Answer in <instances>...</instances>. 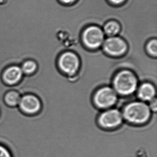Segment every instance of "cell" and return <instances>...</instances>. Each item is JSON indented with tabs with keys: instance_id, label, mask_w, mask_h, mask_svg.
Masks as SVG:
<instances>
[{
	"instance_id": "17",
	"label": "cell",
	"mask_w": 157,
	"mask_h": 157,
	"mask_svg": "<svg viewBox=\"0 0 157 157\" xmlns=\"http://www.w3.org/2000/svg\"><path fill=\"white\" fill-rule=\"evenodd\" d=\"M60 4L65 6H70L75 4L78 0H57Z\"/></svg>"
},
{
	"instance_id": "11",
	"label": "cell",
	"mask_w": 157,
	"mask_h": 157,
	"mask_svg": "<svg viewBox=\"0 0 157 157\" xmlns=\"http://www.w3.org/2000/svg\"><path fill=\"white\" fill-rule=\"evenodd\" d=\"M102 31L108 37L117 36L121 32V25L120 22L115 19H110L105 23Z\"/></svg>"
},
{
	"instance_id": "9",
	"label": "cell",
	"mask_w": 157,
	"mask_h": 157,
	"mask_svg": "<svg viewBox=\"0 0 157 157\" xmlns=\"http://www.w3.org/2000/svg\"><path fill=\"white\" fill-rule=\"evenodd\" d=\"M21 67L12 65L6 68L2 72V82L8 86H13L19 83L23 77Z\"/></svg>"
},
{
	"instance_id": "10",
	"label": "cell",
	"mask_w": 157,
	"mask_h": 157,
	"mask_svg": "<svg viewBox=\"0 0 157 157\" xmlns=\"http://www.w3.org/2000/svg\"><path fill=\"white\" fill-rule=\"evenodd\" d=\"M155 86L151 82H144L137 90V97L143 102H150L155 98L157 90Z\"/></svg>"
},
{
	"instance_id": "13",
	"label": "cell",
	"mask_w": 157,
	"mask_h": 157,
	"mask_svg": "<svg viewBox=\"0 0 157 157\" xmlns=\"http://www.w3.org/2000/svg\"><path fill=\"white\" fill-rule=\"evenodd\" d=\"M20 67L24 75H32L36 72L38 66L36 61L30 59L24 61Z\"/></svg>"
},
{
	"instance_id": "5",
	"label": "cell",
	"mask_w": 157,
	"mask_h": 157,
	"mask_svg": "<svg viewBox=\"0 0 157 157\" xmlns=\"http://www.w3.org/2000/svg\"><path fill=\"white\" fill-rule=\"evenodd\" d=\"M119 96L114 89L109 85L99 87L92 96V102L99 110L112 108L118 101Z\"/></svg>"
},
{
	"instance_id": "16",
	"label": "cell",
	"mask_w": 157,
	"mask_h": 157,
	"mask_svg": "<svg viewBox=\"0 0 157 157\" xmlns=\"http://www.w3.org/2000/svg\"><path fill=\"white\" fill-rule=\"evenodd\" d=\"M128 0H107L109 4L114 6H122Z\"/></svg>"
},
{
	"instance_id": "7",
	"label": "cell",
	"mask_w": 157,
	"mask_h": 157,
	"mask_svg": "<svg viewBox=\"0 0 157 157\" xmlns=\"http://www.w3.org/2000/svg\"><path fill=\"white\" fill-rule=\"evenodd\" d=\"M128 48V44L125 39L120 36L108 37L102 45L103 52L112 58L125 56L127 54Z\"/></svg>"
},
{
	"instance_id": "6",
	"label": "cell",
	"mask_w": 157,
	"mask_h": 157,
	"mask_svg": "<svg viewBox=\"0 0 157 157\" xmlns=\"http://www.w3.org/2000/svg\"><path fill=\"white\" fill-rule=\"evenodd\" d=\"M122 114L117 108H109L98 115L97 122L102 129L113 130L117 129L123 122Z\"/></svg>"
},
{
	"instance_id": "18",
	"label": "cell",
	"mask_w": 157,
	"mask_h": 157,
	"mask_svg": "<svg viewBox=\"0 0 157 157\" xmlns=\"http://www.w3.org/2000/svg\"><path fill=\"white\" fill-rule=\"evenodd\" d=\"M149 106L150 108L151 112H153L154 113L157 112V102L156 98L151 100V101H150V104L149 105Z\"/></svg>"
},
{
	"instance_id": "14",
	"label": "cell",
	"mask_w": 157,
	"mask_h": 157,
	"mask_svg": "<svg viewBox=\"0 0 157 157\" xmlns=\"http://www.w3.org/2000/svg\"><path fill=\"white\" fill-rule=\"evenodd\" d=\"M145 50L149 56L156 59L157 56V38H151L147 41L145 44Z\"/></svg>"
},
{
	"instance_id": "2",
	"label": "cell",
	"mask_w": 157,
	"mask_h": 157,
	"mask_svg": "<svg viewBox=\"0 0 157 157\" xmlns=\"http://www.w3.org/2000/svg\"><path fill=\"white\" fill-rule=\"evenodd\" d=\"M138 82L135 72L131 69H123L115 74L111 83L118 96L129 97L137 91Z\"/></svg>"
},
{
	"instance_id": "12",
	"label": "cell",
	"mask_w": 157,
	"mask_h": 157,
	"mask_svg": "<svg viewBox=\"0 0 157 157\" xmlns=\"http://www.w3.org/2000/svg\"><path fill=\"white\" fill-rule=\"evenodd\" d=\"M21 98V97L18 92L15 90H11L5 94L3 100L7 106L10 107H15L18 105Z\"/></svg>"
},
{
	"instance_id": "8",
	"label": "cell",
	"mask_w": 157,
	"mask_h": 157,
	"mask_svg": "<svg viewBox=\"0 0 157 157\" xmlns=\"http://www.w3.org/2000/svg\"><path fill=\"white\" fill-rule=\"evenodd\" d=\"M18 106L19 109L24 114L34 115L40 112L42 103L36 95L26 94L21 98Z\"/></svg>"
},
{
	"instance_id": "4",
	"label": "cell",
	"mask_w": 157,
	"mask_h": 157,
	"mask_svg": "<svg viewBox=\"0 0 157 157\" xmlns=\"http://www.w3.org/2000/svg\"><path fill=\"white\" fill-rule=\"evenodd\" d=\"M104 33L100 26L92 24L86 26L81 34V40L89 51H97L105 40Z\"/></svg>"
},
{
	"instance_id": "15",
	"label": "cell",
	"mask_w": 157,
	"mask_h": 157,
	"mask_svg": "<svg viewBox=\"0 0 157 157\" xmlns=\"http://www.w3.org/2000/svg\"><path fill=\"white\" fill-rule=\"evenodd\" d=\"M0 157H13L9 149L0 144Z\"/></svg>"
},
{
	"instance_id": "3",
	"label": "cell",
	"mask_w": 157,
	"mask_h": 157,
	"mask_svg": "<svg viewBox=\"0 0 157 157\" xmlns=\"http://www.w3.org/2000/svg\"><path fill=\"white\" fill-rule=\"evenodd\" d=\"M57 67L62 74L68 77H74L79 71L81 60L77 53L72 51L62 52L57 57Z\"/></svg>"
},
{
	"instance_id": "1",
	"label": "cell",
	"mask_w": 157,
	"mask_h": 157,
	"mask_svg": "<svg viewBox=\"0 0 157 157\" xmlns=\"http://www.w3.org/2000/svg\"><path fill=\"white\" fill-rule=\"evenodd\" d=\"M123 120L135 126L145 125L151 119L152 112L149 105L142 101H132L125 105L122 112Z\"/></svg>"
}]
</instances>
